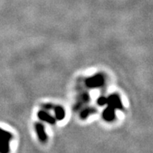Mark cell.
<instances>
[{"mask_svg":"<svg viewBox=\"0 0 153 153\" xmlns=\"http://www.w3.org/2000/svg\"><path fill=\"white\" fill-rule=\"evenodd\" d=\"M12 137L11 134L0 128V152H8L10 150V141Z\"/></svg>","mask_w":153,"mask_h":153,"instance_id":"1","label":"cell"},{"mask_svg":"<svg viewBox=\"0 0 153 153\" xmlns=\"http://www.w3.org/2000/svg\"><path fill=\"white\" fill-rule=\"evenodd\" d=\"M104 84V78L100 74L95 75L94 76L89 77L86 80V85L89 88H96L100 87Z\"/></svg>","mask_w":153,"mask_h":153,"instance_id":"2","label":"cell"},{"mask_svg":"<svg viewBox=\"0 0 153 153\" xmlns=\"http://www.w3.org/2000/svg\"><path fill=\"white\" fill-rule=\"evenodd\" d=\"M108 105L113 109H121L123 108V105L121 103L120 99L117 95H111L107 99V102Z\"/></svg>","mask_w":153,"mask_h":153,"instance_id":"3","label":"cell"},{"mask_svg":"<svg viewBox=\"0 0 153 153\" xmlns=\"http://www.w3.org/2000/svg\"><path fill=\"white\" fill-rule=\"evenodd\" d=\"M38 118L41 120L45 121V122H47L48 123H51V124H54L56 123V120L52 116L48 114L46 112H45V111H39L38 113Z\"/></svg>","mask_w":153,"mask_h":153,"instance_id":"4","label":"cell"},{"mask_svg":"<svg viewBox=\"0 0 153 153\" xmlns=\"http://www.w3.org/2000/svg\"><path fill=\"white\" fill-rule=\"evenodd\" d=\"M102 117L106 121L113 120L115 117V109L108 105V107L102 113Z\"/></svg>","mask_w":153,"mask_h":153,"instance_id":"5","label":"cell"},{"mask_svg":"<svg viewBox=\"0 0 153 153\" xmlns=\"http://www.w3.org/2000/svg\"><path fill=\"white\" fill-rule=\"evenodd\" d=\"M35 128H36L37 134H38V138L40 139L41 141L42 142H45L47 140V136L45 133V129L44 126L41 123H36L35 125Z\"/></svg>","mask_w":153,"mask_h":153,"instance_id":"6","label":"cell"},{"mask_svg":"<svg viewBox=\"0 0 153 153\" xmlns=\"http://www.w3.org/2000/svg\"><path fill=\"white\" fill-rule=\"evenodd\" d=\"M55 114H56V117L59 120H61L64 118L65 117V112L63 108L61 106H56L54 108Z\"/></svg>","mask_w":153,"mask_h":153,"instance_id":"7","label":"cell"},{"mask_svg":"<svg viewBox=\"0 0 153 153\" xmlns=\"http://www.w3.org/2000/svg\"><path fill=\"white\" fill-rule=\"evenodd\" d=\"M93 112H95V109H85V110L82 112V113H81V118H82V119H85V118H87V117H88L90 113H93Z\"/></svg>","mask_w":153,"mask_h":153,"instance_id":"8","label":"cell"},{"mask_svg":"<svg viewBox=\"0 0 153 153\" xmlns=\"http://www.w3.org/2000/svg\"><path fill=\"white\" fill-rule=\"evenodd\" d=\"M107 102V99L105 97H100L99 99H98V104L99 105H105Z\"/></svg>","mask_w":153,"mask_h":153,"instance_id":"9","label":"cell"}]
</instances>
